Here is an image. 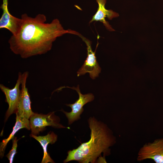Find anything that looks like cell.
Here are the masks:
<instances>
[{"label":"cell","instance_id":"obj_8","mask_svg":"<svg viewBox=\"0 0 163 163\" xmlns=\"http://www.w3.org/2000/svg\"><path fill=\"white\" fill-rule=\"evenodd\" d=\"M28 75V72H25L22 74L21 93L15 113L28 119L34 113L31 109L30 96L26 85Z\"/></svg>","mask_w":163,"mask_h":163},{"label":"cell","instance_id":"obj_6","mask_svg":"<svg viewBox=\"0 0 163 163\" xmlns=\"http://www.w3.org/2000/svg\"><path fill=\"white\" fill-rule=\"evenodd\" d=\"M67 87L75 90L79 95L78 98L74 103L66 104L71 108L72 110L70 112H66L63 109L61 110L65 114L68 119L69 124L70 125L80 119V115L84 111L83 107L87 103L92 101L94 97L91 93L82 94L81 93L78 85L77 87Z\"/></svg>","mask_w":163,"mask_h":163},{"label":"cell","instance_id":"obj_5","mask_svg":"<svg viewBox=\"0 0 163 163\" xmlns=\"http://www.w3.org/2000/svg\"><path fill=\"white\" fill-rule=\"evenodd\" d=\"M148 159L153 160L156 163H163V138L146 143L140 149L137 160L141 161Z\"/></svg>","mask_w":163,"mask_h":163},{"label":"cell","instance_id":"obj_4","mask_svg":"<svg viewBox=\"0 0 163 163\" xmlns=\"http://www.w3.org/2000/svg\"><path fill=\"white\" fill-rule=\"evenodd\" d=\"M54 112L47 114L34 113L30 118L31 134L37 135L44 130L46 126H51L56 128H66L59 123V118L55 115Z\"/></svg>","mask_w":163,"mask_h":163},{"label":"cell","instance_id":"obj_2","mask_svg":"<svg viewBox=\"0 0 163 163\" xmlns=\"http://www.w3.org/2000/svg\"><path fill=\"white\" fill-rule=\"evenodd\" d=\"M88 122L91 130L90 139L77 148L68 151L64 163L76 161L81 163H94L102 153L109 155V148L116 140L112 131L106 124L94 117H89Z\"/></svg>","mask_w":163,"mask_h":163},{"label":"cell","instance_id":"obj_1","mask_svg":"<svg viewBox=\"0 0 163 163\" xmlns=\"http://www.w3.org/2000/svg\"><path fill=\"white\" fill-rule=\"evenodd\" d=\"M21 18L23 23L20 29L16 34L12 35L8 43L11 50L22 58L46 53L51 50L57 37L70 33V30L64 29L57 18L46 23L43 14L32 18L25 13Z\"/></svg>","mask_w":163,"mask_h":163},{"label":"cell","instance_id":"obj_7","mask_svg":"<svg viewBox=\"0 0 163 163\" xmlns=\"http://www.w3.org/2000/svg\"><path fill=\"white\" fill-rule=\"evenodd\" d=\"M22 74L19 72L18 79L14 87L11 89L6 87L2 84H0V88L5 97V101L8 105V107L5 115L6 121L13 113H16L21 93L20 86L21 84Z\"/></svg>","mask_w":163,"mask_h":163},{"label":"cell","instance_id":"obj_9","mask_svg":"<svg viewBox=\"0 0 163 163\" xmlns=\"http://www.w3.org/2000/svg\"><path fill=\"white\" fill-rule=\"evenodd\" d=\"M8 0H3V3L1 8L3 10V14L0 19V28H5L12 34H16L22 26L23 20L12 15L8 8Z\"/></svg>","mask_w":163,"mask_h":163},{"label":"cell","instance_id":"obj_10","mask_svg":"<svg viewBox=\"0 0 163 163\" xmlns=\"http://www.w3.org/2000/svg\"><path fill=\"white\" fill-rule=\"evenodd\" d=\"M98 4V8L96 13L94 15L89 23L94 21H99L103 23L106 28L109 31H112L115 30L107 21L106 18L111 20L113 18L119 16L118 13L111 10H107L105 8V5L106 0H96Z\"/></svg>","mask_w":163,"mask_h":163},{"label":"cell","instance_id":"obj_3","mask_svg":"<svg viewBox=\"0 0 163 163\" xmlns=\"http://www.w3.org/2000/svg\"><path fill=\"white\" fill-rule=\"evenodd\" d=\"M72 34L79 37L85 43L87 46V56L84 62L77 72V76L84 75L85 73L89 74L90 77L93 79L98 77L101 72V68L97 60L95 52H93L91 46V41L79 33L72 30Z\"/></svg>","mask_w":163,"mask_h":163},{"label":"cell","instance_id":"obj_11","mask_svg":"<svg viewBox=\"0 0 163 163\" xmlns=\"http://www.w3.org/2000/svg\"><path fill=\"white\" fill-rule=\"evenodd\" d=\"M30 136L37 140L42 146L43 151V155L41 163H53L55 162L50 157L47 151V147L49 144L54 143L57 141V136L53 132H50L44 136H37L30 134Z\"/></svg>","mask_w":163,"mask_h":163},{"label":"cell","instance_id":"obj_13","mask_svg":"<svg viewBox=\"0 0 163 163\" xmlns=\"http://www.w3.org/2000/svg\"><path fill=\"white\" fill-rule=\"evenodd\" d=\"M18 140L17 137H14L12 139V146L11 149L6 155V157L9 161L10 163L13 162L14 156L17 152V142Z\"/></svg>","mask_w":163,"mask_h":163},{"label":"cell","instance_id":"obj_12","mask_svg":"<svg viewBox=\"0 0 163 163\" xmlns=\"http://www.w3.org/2000/svg\"><path fill=\"white\" fill-rule=\"evenodd\" d=\"M16 114V122L11 133L7 138L3 140L0 143V156L2 158L4 156L7 143L10 140L14 138L15 134L18 130L23 128H26L29 130H30V121L29 119L21 117L17 114Z\"/></svg>","mask_w":163,"mask_h":163}]
</instances>
